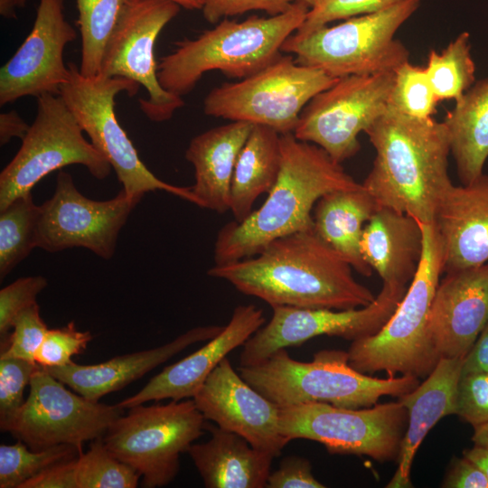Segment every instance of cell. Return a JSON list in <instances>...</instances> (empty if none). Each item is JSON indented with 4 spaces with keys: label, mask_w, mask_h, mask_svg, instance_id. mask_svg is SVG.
<instances>
[{
    "label": "cell",
    "mask_w": 488,
    "mask_h": 488,
    "mask_svg": "<svg viewBox=\"0 0 488 488\" xmlns=\"http://www.w3.org/2000/svg\"><path fill=\"white\" fill-rule=\"evenodd\" d=\"M207 274L271 307L347 310L376 298L354 278L351 264L314 230L278 238L257 255L214 265Z\"/></svg>",
    "instance_id": "obj_1"
},
{
    "label": "cell",
    "mask_w": 488,
    "mask_h": 488,
    "mask_svg": "<svg viewBox=\"0 0 488 488\" xmlns=\"http://www.w3.org/2000/svg\"><path fill=\"white\" fill-rule=\"evenodd\" d=\"M281 166L267 200L242 221H232L219 230L214 265L253 257L271 241L296 232L314 230L313 211L324 194L362 186L320 146L280 134Z\"/></svg>",
    "instance_id": "obj_2"
},
{
    "label": "cell",
    "mask_w": 488,
    "mask_h": 488,
    "mask_svg": "<svg viewBox=\"0 0 488 488\" xmlns=\"http://www.w3.org/2000/svg\"><path fill=\"white\" fill-rule=\"evenodd\" d=\"M376 155L362 183L380 207L434 223L438 207L453 185L451 153L444 122L418 118L388 108L366 131Z\"/></svg>",
    "instance_id": "obj_3"
},
{
    "label": "cell",
    "mask_w": 488,
    "mask_h": 488,
    "mask_svg": "<svg viewBox=\"0 0 488 488\" xmlns=\"http://www.w3.org/2000/svg\"><path fill=\"white\" fill-rule=\"evenodd\" d=\"M309 9L295 0L282 14L251 15L242 22L225 18L194 39L177 42L157 65L161 86L182 97L211 70L238 80L258 72L281 55L283 43L303 24Z\"/></svg>",
    "instance_id": "obj_4"
},
{
    "label": "cell",
    "mask_w": 488,
    "mask_h": 488,
    "mask_svg": "<svg viewBox=\"0 0 488 488\" xmlns=\"http://www.w3.org/2000/svg\"><path fill=\"white\" fill-rule=\"evenodd\" d=\"M239 372L279 408L306 402L369 408L382 396L399 398L420 383L418 378L408 375L381 379L361 373L349 364L348 352L338 350L320 351L305 362L280 349L258 364L240 366Z\"/></svg>",
    "instance_id": "obj_5"
},
{
    "label": "cell",
    "mask_w": 488,
    "mask_h": 488,
    "mask_svg": "<svg viewBox=\"0 0 488 488\" xmlns=\"http://www.w3.org/2000/svg\"><path fill=\"white\" fill-rule=\"evenodd\" d=\"M421 225L423 254L403 298L377 333L352 341L347 352L349 364L361 373L427 378L440 360L429 337L428 320L444 272L442 247L434 223Z\"/></svg>",
    "instance_id": "obj_6"
},
{
    "label": "cell",
    "mask_w": 488,
    "mask_h": 488,
    "mask_svg": "<svg viewBox=\"0 0 488 488\" xmlns=\"http://www.w3.org/2000/svg\"><path fill=\"white\" fill-rule=\"evenodd\" d=\"M419 5L420 0H403L303 36L293 33L281 52L293 55L301 65L319 69L336 79L395 71L409 58L408 50L394 38L395 33Z\"/></svg>",
    "instance_id": "obj_7"
},
{
    "label": "cell",
    "mask_w": 488,
    "mask_h": 488,
    "mask_svg": "<svg viewBox=\"0 0 488 488\" xmlns=\"http://www.w3.org/2000/svg\"><path fill=\"white\" fill-rule=\"evenodd\" d=\"M67 65L69 78L61 85L59 96L89 136L90 143L108 160L122 189L139 199L148 192L164 191L198 206L191 187L164 182L145 165L116 117V96L127 92L132 97L140 86L124 78L100 74L85 77L73 62Z\"/></svg>",
    "instance_id": "obj_8"
},
{
    "label": "cell",
    "mask_w": 488,
    "mask_h": 488,
    "mask_svg": "<svg viewBox=\"0 0 488 488\" xmlns=\"http://www.w3.org/2000/svg\"><path fill=\"white\" fill-rule=\"evenodd\" d=\"M128 409L103 436L105 446L140 475L143 487L165 486L179 472L181 455L202 436L205 418L190 399Z\"/></svg>",
    "instance_id": "obj_9"
},
{
    "label": "cell",
    "mask_w": 488,
    "mask_h": 488,
    "mask_svg": "<svg viewBox=\"0 0 488 488\" xmlns=\"http://www.w3.org/2000/svg\"><path fill=\"white\" fill-rule=\"evenodd\" d=\"M287 54V53H286ZM338 79L280 55L267 67L237 82L212 89L203 101L207 116L266 126L293 133L302 110Z\"/></svg>",
    "instance_id": "obj_10"
},
{
    "label": "cell",
    "mask_w": 488,
    "mask_h": 488,
    "mask_svg": "<svg viewBox=\"0 0 488 488\" xmlns=\"http://www.w3.org/2000/svg\"><path fill=\"white\" fill-rule=\"evenodd\" d=\"M408 425L399 402L349 408L324 402L280 408L279 426L289 441L321 443L330 454L367 455L384 463L396 461Z\"/></svg>",
    "instance_id": "obj_11"
},
{
    "label": "cell",
    "mask_w": 488,
    "mask_h": 488,
    "mask_svg": "<svg viewBox=\"0 0 488 488\" xmlns=\"http://www.w3.org/2000/svg\"><path fill=\"white\" fill-rule=\"evenodd\" d=\"M80 164L99 180L107 178L111 165L83 131L59 95L37 98V114L22 145L0 174V210L14 199L32 192L46 175Z\"/></svg>",
    "instance_id": "obj_12"
},
{
    "label": "cell",
    "mask_w": 488,
    "mask_h": 488,
    "mask_svg": "<svg viewBox=\"0 0 488 488\" xmlns=\"http://www.w3.org/2000/svg\"><path fill=\"white\" fill-rule=\"evenodd\" d=\"M29 386L23 406L0 424V428L33 450L58 445H72L82 450L85 442L103 437L124 414L117 404L90 400L70 390L40 365Z\"/></svg>",
    "instance_id": "obj_13"
},
{
    "label": "cell",
    "mask_w": 488,
    "mask_h": 488,
    "mask_svg": "<svg viewBox=\"0 0 488 488\" xmlns=\"http://www.w3.org/2000/svg\"><path fill=\"white\" fill-rule=\"evenodd\" d=\"M394 77L389 71L338 79L308 102L293 134L342 164L359 152V134L388 109Z\"/></svg>",
    "instance_id": "obj_14"
},
{
    "label": "cell",
    "mask_w": 488,
    "mask_h": 488,
    "mask_svg": "<svg viewBox=\"0 0 488 488\" xmlns=\"http://www.w3.org/2000/svg\"><path fill=\"white\" fill-rule=\"evenodd\" d=\"M180 7L170 0H127L101 61L100 75L145 88L147 98L138 99L139 107L154 122L171 119L184 106L182 97L161 86L155 59L157 37Z\"/></svg>",
    "instance_id": "obj_15"
},
{
    "label": "cell",
    "mask_w": 488,
    "mask_h": 488,
    "mask_svg": "<svg viewBox=\"0 0 488 488\" xmlns=\"http://www.w3.org/2000/svg\"><path fill=\"white\" fill-rule=\"evenodd\" d=\"M407 288L383 283L371 305L347 310L274 306L270 321L242 345L240 366L258 364L280 349L299 346L319 335L352 342L375 334L395 312Z\"/></svg>",
    "instance_id": "obj_16"
},
{
    "label": "cell",
    "mask_w": 488,
    "mask_h": 488,
    "mask_svg": "<svg viewBox=\"0 0 488 488\" xmlns=\"http://www.w3.org/2000/svg\"><path fill=\"white\" fill-rule=\"evenodd\" d=\"M141 200L123 189L110 200L89 199L70 174L60 171L53 195L40 205L37 248L52 253L80 247L110 259L121 229Z\"/></svg>",
    "instance_id": "obj_17"
},
{
    "label": "cell",
    "mask_w": 488,
    "mask_h": 488,
    "mask_svg": "<svg viewBox=\"0 0 488 488\" xmlns=\"http://www.w3.org/2000/svg\"><path fill=\"white\" fill-rule=\"evenodd\" d=\"M75 38L64 0H40L31 32L0 70V106L27 96L59 95L69 78L64 49Z\"/></svg>",
    "instance_id": "obj_18"
},
{
    "label": "cell",
    "mask_w": 488,
    "mask_h": 488,
    "mask_svg": "<svg viewBox=\"0 0 488 488\" xmlns=\"http://www.w3.org/2000/svg\"><path fill=\"white\" fill-rule=\"evenodd\" d=\"M205 420L236 433L273 457L290 442L279 426L280 408L251 387L225 357L192 398Z\"/></svg>",
    "instance_id": "obj_19"
},
{
    "label": "cell",
    "mask_w": 488,
    "mask_h": 488,
    "mask_svg": "<svg viewBox=\"0 0 488 488\" xmlns=\"http://www.w3.org/2000/svg\"><path fill=\"white\" fill-rule=\"evenodd\" d=\"M488 323V262L446 272L431 304L428 333L441 358H464Z\"/></svg>",
    "instance_id": "obj_20"
},
{
    "label": "cell",
    "mask_w": 488,
    "mask_h": 488,
    "mask_svg": "<svg viewBox=\"0 0 488 488\" xmlns=\"http://www.w3.org/2000/svg\"><path fill=\"white\" fill-rule=\"evenodd\" d=\"M265 321L262 309L254 305H238L228 324L204 346L165 367L138 392L117 404L126 409L152 400L192 399L219 363L243 345Z\"/></svg>",
    "instance_id": "obj_21"
},
{
    "label": "cell",
    "mask_w": 488,
    "mask_h": 488,
    "mask_svg": "<svg viewBox=\"0 0 488 488\" xmlns=\"http://www.w3.org/2000/svg\"><path fill=\"white\" fill-rule=\"evenodd\" d=\"M441 247L443 271L488 262V175L454 184L443 198L434 221Z\"/></svg>",
    "instance_id": "obj_22"
},
{
    "label": "cell",
    "mask_w": 488,
    "mask_h": 488,
    "mask_svg": "<svg viewBox=\"0 0 488 488\" xmlns=\"http://www.w3.org/2000/svg\"><path fill=\"white\" fill-rule=\"evenodd\" d=\"M222 329L223 326L219 325L198 326L164 345L116 356L98 364L82 365L71 361L64 366L45 369L70 389L88 399L99 401L103 396L142 378L188 346L211 340Z\"/></svg>",
    "instance_id": "obj_23"
},
{
    "label": "cell",
    "mask_w": 488,
    "mask_h": 488,
    "mask_svg": "<svg viewBox=\"0 0 488 488\" xmlns=\"http://www.w3.org/2000/svg\"><path fill=\"white\" fill-rule=\"evenodd\" d=\"M464 358H441L425 381L399 398L408 411V425L389 488L411 486L414 456L429 430L444 417L456 413L457 388Z\"/></svg>",
    "instance_id": "obj_24"
},
{
    "label": "cell",
    "mask_w": 488,
    "mask_h": 488,
    "mask_svg": "<svg viewBox=\"0 0 488 488\" xmlns=\"http://www.w3.org/2000/svg\"><path fill=\"white\" fill-rule=\"evenodd\" d=\"M424 249L419 221L388 207H379L365 224L361 250L365 262L383 283L408 286Z\"/></svg>",
    "instance_id": "obj_25"
},
{
    "label": "cell",
    "mask_w": 488,
    "mask_h": 488,
    "mask_svg": "<svg viewBox=\"0 0 488 488\" xmlns=\"http://www.w3.org/2000/svg\"><path fill=\"white\" fill-rule=\"evenodd\" d=\"M253 125L231 121L195 136L185 158L194 168L191 190L201 208L225 213L230 211V183L239 154Z\"/></svg>",
    "instance_id": "obj_26"
},
{
    "label": "cell",
    "mask_w": 488,
    "mask_h": 488,
    "mask_svg": "<svg viewBox=\"0 0 488 488\" xmlns=\"http://www.w3.org/2000/svg\"><path fill=\"white\" fill-rule=\"evenodd\" d=\"M204 443L192 444L187 453L207 488H263L273 456L253 447L243 436L219 427L210 428Z\"/></svg>",
    "instance_id": "obj_27"
},
{
    "label": "cell",
    "mask_w": 488,
    "mask_h": 488,
    "mask_svg": "<svg viewBox=\"0 0 488 488\" xmlns=\"http://www.w3.org/2000/svg\"><path fill=\"white\" fill-rule=\"evenodd\" d=\"M379 207L362 185L324 194L313 211L314 231L366 277L372 269L363 259L361 240L365 224Z\"/></svg>",
    "instance_id": "obj_28"
},
{
    "label": "cell",
    "mask_w": 488,
    "mask_h": 488,
    "mask_svg": "<svg viewBox=\"0 0 488 488\" xmlns=\"http://www.w3.org/2000/svg\"><path fill=\"white\" fill-rule=\"evenodd\" d=\"M281 166L280 134L273 128L253 125L243 145L230 183V211L242 221L253 211L256 200L269 192Z\"/></svg>",
    "instance_id": "obj_29"
},
{
    "label": "cell",
    "mask_w": 488,
    "mask_h": 488,
    "mask_svg": "<svg viewBox=\"0 0 488 488\" xmlns=\"http://www.w3.org/2000/svg\"><path fill=\"white\" fill-rule=\"evenodd\" d=\"M462 184L481 176L488 157V77L455 101L443 121Z\"/></svg>",
    "instance_id": "obj_30"
},
{
    "label": "cell",
    "mask_w": 488,
    "mask_h": 488,
    "mask_svg": "<svg viewBox=\"0 0 488 488\" xmlns=\"http://www.w3.org/2000/svg\"><path fill=\"white\" fill-rule=\"evenodd\" d=\"M41 206L32 192L22 195L0 210L1 281L37 248V226Z\"/></svg>",
    "instance_id": "obj_31"
},
{
    "label": "cell",
    "mask_w": 488,
    "mask_h": 488,
    "mask_svg": "<svg viewBox=\"0 0 488 488\" xmlns=\"http://www.w3.org/2000/svg\"><path fill=\"white\" fill-rule=\"evenodd\" d=\"M425 70L439 101L459 100L475 80L470 34L467 32L461 33L440 53L432 49Z\"/></svg>",
    "instance_id": "obj_32"
},
{
    "label": "cell",
    "mask_w": 488,
    "mask_h": 488,
    "mask_svg": "<svg viewBox=\"0 0 488 488\" xmlns=\"http://www.w3.org/2000/svg\"><path fill=\"white\" fill-rule=\"evenodd\" d=\"M127 0H76L81 36L80 71L85 77L99 74L106 45Z\"/></svg>",
    "instance_id": "obj_33"
},
{
    "label": "cell",
    "mask_w": 488,
    "mask_h": 488,
    "mask_svg": "<svg viewBox=\"0 0 488 488\" xmlns=\"http://www.w3.org/2000/svg\"><path fill=\"white\" fill-rule=\"evenodd\" d=\"M83 452L72 445H58L33 450L17 440L13 445L0 446V488H21L29 479L48 467L75 458Z\"/></svg>",
    "instance_id": "obj_34"
},
{
    "label": "cell",
    "mask_w": 488,
    "mask_h": 488,
    "mask_svg": "<svg viewBox=\"0 0 488 488\" xmlns=\"http://www.w3.org/2000/svg\"><path fill=\"white\" fill-rule=\"evenodd\" d=\"M76 478L78 488H136L141 477L115 457L103 437H99L91 441L86 452L79 455Z\"/></svg>",
    "instance_id": "obj_35"
},
{
    "label": "cell",
    "mask_w": 488,
    "mask_h": 488,
    "mask_svg": "<svg viewBox=\"0 0 488 488\" xmlns=\"http://www.w3.org/2000/svg\"><path fill=\"white\" fill-rule=\"evenodd\" d=\"M425 68L403 63L395 70L388 108L418 117H431L438 103Z\"/></svg>",
    "instance_id": "obj_36"
},
{
    "label": "cell",
    "mask_w": 488,
    "mask_h": 488,
    "mask_svg": "<svg viewBox=\"0 0 488 488\" xmlns=\"http://www.w3.org/2000/svg\"><path fill=\"white\" fill-rule=\"evenodd\" d=\"M47 324L36 303L21 312L13 324V332L1 341L0 357H13L35 362V354L46 333Z\"/></svg>",
    "instance_id": "obj_37"
},
{
    "label": "cell",
    "mask_w": 488,
    "mask_h": 488,
    "mask_svg": "<svg viewBox=\"0 0 488 488\" xmlns=\"http://www.w3.org/2000/svg\"><path fill=\"white\" fill-rule=\"evenodd\" d=\"M401 1L403 0H319L309 9L305 22L294 34L303 36L333 21L373 14Z\"/></svg>",
    "instance_id": "obj_38"
},
{
    "label": "cell",
    "mask_w": 488,
    "mask_h": 488,
    "mask_svg": "<svg viewBox=\"0 0 488 488\" xmlns=\"http://www.w3.org/2000/svg\"><path fill=\"white\" fill-rule=\"evenodd\" d=\"M92 340L89 331H79L74 322L49 329L35 354V362L43 368L64 366L72 357L81 353Z\"/></svg>",
    "instance_id": "obj_39"
},
{
    "label": "cell",
    "mask_w": 488,
    "mask_h": 488,
    "mask_svg": "<svg viewBox=\"0 0 488 488\" xmlns=\"http://www.w3.org/2000/svg\"><path fill=\"white\" fill-rule=\"evenodd\" d=\"M38 367L34 361L0 357V424L9 420L23 406L25 387Z\"/></svg>",
    "instance_id": "obj_40"
},
{
    "label": "cell",
    "mask_w": 488,
    "mask_h": 488,
    "mask_svg": "<svg viewBox=\"0 0 488 488\" xmlns=\"http://www.w3.org/2000/svg\"><path fill=\"white\" fill-rule=\"evenodd\" d=\"M48 286L42 276L21 277L0 290V338L13 329L17 315L36 304L37 296Z\"/></svg>",
    "instance_id": "obj_41"
},
{
    "label": "cell",
    "mask_w": 488,
    "mask_h": 488,
    "mask_svg": "<svg viewBox=\"0 0 488 488\" xmlns=\"http://www.w3.org/2000/svg\"><path fill=\"white\" fill-rule=\"evenodd\" d=\"M455 415L473 427L488 422V373L473 372L461 375Z\"/></svg>",
    "instance_id": "obj_42"
},
{
    "label": "cell",
    "mask_w": 488,
    "mask_h": 488,
    "mask_svg": "<svg viewBox=\"0 0 488 488\" xmlns=\"http://www.w3.org/2000/svg\"><path fill=\"white\" fill-rule=\"evenodd\" d=\"M295 0H203L204 19L216 23L221 19L249 11H265L270 15L286 12Z\"/></svg>",
    "instance_id": "obj_43"
},
{
    "label": "cell",
    "mask_w": 488,
    "mask_h": 488,
    "mask_svg": "<svg viewBox=\"0 0 488 488\" xmlns=\"http://www.w3.org/2000/svg\"><path fill=\"white\" fill-rule=\"evenodd\" d=\"M312 474L310 462L302 456L288 455L270 473L266 488H324Z\"/></svg>",
    "instance_id": "obj_44"
},
{
    "label": "cell",
    "mask_w": 488,
    "mask_h": 488,
    "mask_svg": "<svg viewBox=\"0 0 488 488\" xmlns=\"http://www.w3.org/2000/svg\"><path fill=\"white\" fill-rule=\"evenodd\" d=\"M77 457L59 462L25 482L21 488H78Z\"/></svg>",
    "instance_id": "obj_45"
},
{
    "label": "cell",
    "mask_w": 488,
    "mask_h": 488,
    "mask_svg": "<svg viewBox=\"0 0 488 488\" xmlns=\"http://www.w3.org/2000/svg\"><path fill=\"white\" fill-rule=\"evenodd\" d=\"M441 486L446 488H488V481L483 473L463 455L462 458L453 459Z\"/></svg>",
    "instance_id": "obj_46"
},
{
    "label": "cell",
    "mask_w": 488,
    "mask_h": 488,
    "mask_svg": "<svg viewBox=\"0 0 488 488\" xmlns=\"http://www.w3.org/2000/svg\"><path fill=\"white\" fill-rule=\"evenodd\" d=\"M488 373V323L463 359L462 374Z\"/></svg>",
    "instance_id": "obj_47"
},
{
    "label": "cell",
    "mask_w": 488,
    "mask_h": 488,
    "mask_svg": "<svg viewBox=\"0 0 488 488\" xmlns=\"http://www.w3.org/2000/svg\"><path fill=\"white\" fill-rule=\"evenodd\" d=\"M30 126L15 110L2 112L0 114V144L4 145L12 138L19 137L21 140L26 136Z\"/></svg>",
    "instance_id": "obj_48"
},
{
    "label": "cell",
    "mask_w": 488,
    "mask_h": 488,
    "mask_svg": "<svg viewBox=\"0 0 488 488\" xmlns=\"http://www.w3.org/2000/svg\"><path fill=\"white\" fill-rule=\"evenodd\" d=\"M463 455L473 462L488 481V446L474 444L472 448L465 449Z\"/></svg>",
    "instance_id": "obj_49"
},
{
    "label": "cell",
    "mask_w": 488,
    "mask_h": 488,
    "mask_svg": "<svg viewBox=\"0 0 488 488\" xmlns=\"http://www.w3.org/2000/svg\"><path fill=\"white\" fill-rule=\"evenodd\" d=\"M28 0H0V14L7 19L16 17V8L25 6Z\"/></svg>",
    "instance_id": "obj_50"
},
{
    "label": "cell",
    "mask_w": 488,
    "mask_h": 488,
    "mask_svg": "<svg viewBox=\"0 0 488 488\" xmlns=\"http://www.w3.org/2000/svg\"><path fill=\"white\" fill-rule=\"evenodd\" d=\"M472 441L476 445L488 446V422L474 427Z\"/></svg>",
    "instance_id": "obj_51"
},
{
    "label": "cell",
    "mask_w": 488,
    "mask_h": 488,
    "mask_svg": "<svg viewBox=\"0 0 488 488\" xmlns=\"http://www.w3.org/2000/svg\"><path fill=\"white\" fill-rule=\"evenodd\" d=\"M188 10H202L203 0H170Z\"/></svg>",
    "instance_id": "obj_52"
},
{
    "label": "cell",
    "mask_w": 488,
    "mask_h": 488,
    "mask_svg": "<svg viewBox=\"0 0 488 488\" xmlns=\"http://www.w3.org/2000/svg\"><path fill=\"white\" fill-rule=\"evenodd\" d=\"M306 4L310 8L314 6L319 0H298Z\"/></svg>",
    "instance_id": "obj_53"
}]
</instances>
